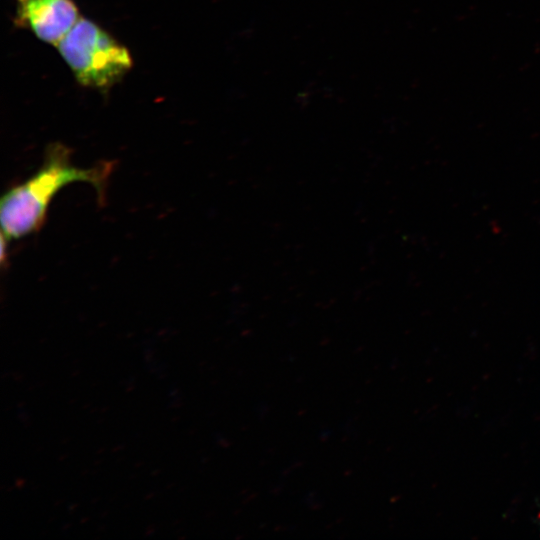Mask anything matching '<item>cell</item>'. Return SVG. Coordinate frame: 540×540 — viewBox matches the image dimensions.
<instances>
[{
	"instance_id": "1",
	"label": "cell",
	"mask_w": 540,
	"mask_h": 540,
	"mask_svg": "<svg viewBox=\"0 0 540 540\" xmlns=\"http://www.w3.org/2000/svg\"><path fill=\"white\" fill-rule=\"evenodd\" d=\"M112 162L89 168L71 162V150L62 143L48 146L41 167L24 182L3 194L0 201L2 236L9 242L37 232L46 220L49 205L65 186L74 182L89 183L99 198H104Z\"/></svg>"
},
{
	"instance_id": "2",
	"label": "cell",
	"mask_w": 540,
	"mask_h": 540,
	"mask_svg": "<svg viewBox=\"0 0 540 540\" xmlns=\"http://www.w3.org/2000/svg\"><path fill=\"white\" fill-rule=\"evenodd\" d=\"M57 48L77 81L85 87L109 88L133 65L125 46L99 25L82 17Z\"/></svg>"
},
{
	"instance_id": "3",
	"label": "cell",
	"mask_w": 540,
	"mask_h": 540,
	"mask_svg": "<svg viewBox=\"0 0 540 540\" xmlns=\"http://www.w3.org/2000/svg\"><path fill=\"white\" fill-rule=\"evenodd\" d=\"M15 24L57 46L80 19L73 0H15Z\"/></svg>"
}]
</instances>
